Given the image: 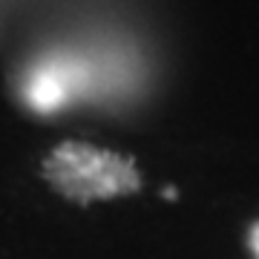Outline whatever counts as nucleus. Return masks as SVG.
Returning <instances> with one entry per match:
<instances>
[{
	"label": "nucleus",
	"instance_id": "nucleus-1",
	"mask_svg": "<svg viewBox=\"0 0 259 259\" xmlns=\"http://www.w3.org/2000/svg\"><path fill=\"white\" fill-rule=\"evenodd\" d=\"M44 179L58 196L75 204L136 196L144 185L139 164L118 150L90 141H61L44 158Z\"/></svg>",
	"mask_w": 259,
	"mask_h": 259
},
{
	"label": "nucleus",
	"instance_id": "nucleus-2",
	"mask_svg": "<svg viewBox=\"0 0 259 259\" xmlns=\"http://www.w3.org/2000/svg\"><path fill=\"white\" fill-rule=\"evenodd\" d=\"M248 245H250V250H253V256L259 259V222L250 228V233H248Z\"/></svg>",
	"mask_w": 259,
	"mask_h": 259
}]
</instances>
